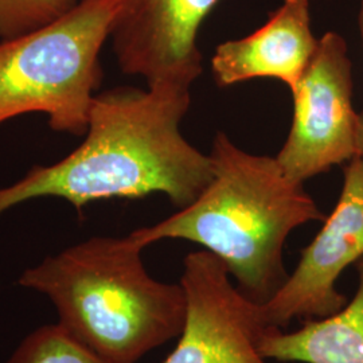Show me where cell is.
Segmentation results:
<instances>
[{"label":"cell","mask_w":363,"mask_h":363,"mask_svg":"<svg viewBox=\"0 0 363 363\" xmlns=\"http://www.w3.org/2000/svg\"><path fill=\"white\" fill-rule=\"evenodd\" d=\"M190 104V88L177 85L97 93L84 142L64 159L34 166L0 187V214L43 196L81 210L97 201L160 193L174 206L186 208L213 178L210 156L182 135Z\"/></svg>","instance_id":"cell-1"},{"label":"cell","mask_w":363,"mask_h":363,"mask_svg":"<svg viewBox=\"0 0 363 363\" xmlns=\"http://www.w3.org/2000/svg\"><path fill=\"white\" fill-rule=\"evenodd\" d=\"M208 156L213 178L193 203L130 234L144 247L169 238L205 247L242 294L264 304L289 276L284 264L289 234L325 216L276 157L247 152L222 132Z\"/></svg>","instance_id":"cell-2"},{"label":"cell","mask_w":363,"mask_h":363,"mask_svg":"<svg viewBox=\"0 0 363 363\" xmlns=\"http://www.w3.org/2000/svg\"><path fill=\"white\" fill-rule=\"evenodd\" d=\"M144 247L130 234L91 237L48 256L18 284L45 295L58 325L112 363H138L181 335L187 301L179 284L147 272Z\"/></svg>","instance_id":"cell-3"},{"label":"cell","mask_w":363,"mask_h":363,"mask_svg":"<svg viewBox=\"0 0 363 363\" xmlns=\"http://www.w3.org/2000/svg\"><path fill=\"white\" fill-rule=\"evenodd\" d=\"M117 3L79 0L52 23L0 40V125L43 113L55 132L85 136Z\"/></svg>","instance_id":"cell-4"},{"label":"cell","mask_w":363,"mask_h":363,"mask_svg":"<svg viewBox=\"0 0 363 363\" xmlns=\"http://www.w3.org/2000/svg\"><path fill=\"white\" fill-rule=\"evenodd\" d=\"M352 66L345 38L328 31L296 85L286 143L274 156L286 177L303 183L357 156L358 113L352 108Z\"/></svg>","instance_id":"cell-5"},{"label":"cell","mask_w":363,"mask_h":363,"mask_svg":"<svg viewBox=\"0 0 363 363\" xmlns=\"http://www.w3.org/2000/svg\"><path fill=\"white\" fill-rule=\"evenodd\" d=\"M179 283L186 322L164 363H268L259 351L268 328L259 304L234 284L220 259L208 250L189 253Z\"/></svg>","instance_id":"cell-6"},{"label":"cell","mask_w":363,"mask_h":363,"mask_svg":"<svg viewBox=\"0 0 363 363\" xmlns=\"http://www.w3.org/2000/svg\"><path fill=\"white\" fill-rule=\"evenodd\" d=\"M363 257V157L343 169V187L333 213L301 250L295 271L271 300L259 304L262 322L284 328L296 319L330 316L347 304L337 291L342 272Z\"/></svg>","instance_id":"cell-7"},{"label":"cell","mask_w":363,"mask_h":363,"mask_svg":"<svg viewBox=\"0 0 363 363\" xmlns=\"http://www.w3.org/2000/svg\"><path fill=\"white\" fill-rule=\"evenodd\" d=\"M220 0H118L111 30L120 70L147 86L191 88L202 74L199 28Z\"/></svg>","instance_id":"cell-8"},{"label":"cell","mask_w":363,"mask_h":363,"mask_svg":"<svg viewBox=\"0 0 363 363\" xmlns=\"http://www.w3.org/2000/svg\"><path fill=\"white\" fill-rule=\"evenodd\" d=\"M318 42L312 33L310 1L283 0L255 33L216 48L211 73L220 88L274 78L291 91L310 64Z\"/></svg>","instance_id":"cell-9"},{"label":"cell","mask_w":363,"mask_h":363,"mask_svg":"<svg viewBox=\"0 0 363 363\" xmlns=\"http://www.w3.org/2000/svg\"><path fill=\"white\" fill-rule=\"evenodd\" d=\"M358 286L339 311L304 320L295 331L268 327L259 351L268 361L283 363H363V257L355 264Z\"/></svg>","instance_id":"cell-10"},{"label":"cell","mask_w":363,"mask_h":363,"mask_svg":"<svg viewBox=\"0 0 363 363\" xmlns=\"http://www.w3.org/2000/svg\"><path fill=\"white\" fill-rule=\"evenodd\" d=\"M6 363H112L82 345L62 325H43L30 333Z\"/></svg>","instance_id":"cell-11"},{"label":"cell","mask_w":363,"mask_h":363,"mask_svg":"<svg viewBox=\"0 0 363 363\" xmlns=\"http://www.w3.org/2000/svg\"><path fill=\"white\" fill-rule=\"evenodd\" d=\"M77 3L78 0H0V40L46 26Z\"/></svg>","instance_id":"cell-12"},{"label":"cell","mask_w":363,"mask_h":363,"mask_svg":"<svg viewBox=\"0 0 363 363\" xmlns=\"http://www.w3.org/2000/svg\"><path fill=\"white\" fill-rule=\"evenodd\" d=\"M358 26L361 31L363 43V0L361 1V9L358 13ZM357 156L363 157V111L358 113V128H357Z\"/></svg>","instance_id":"cell-13"}]
</instances>
